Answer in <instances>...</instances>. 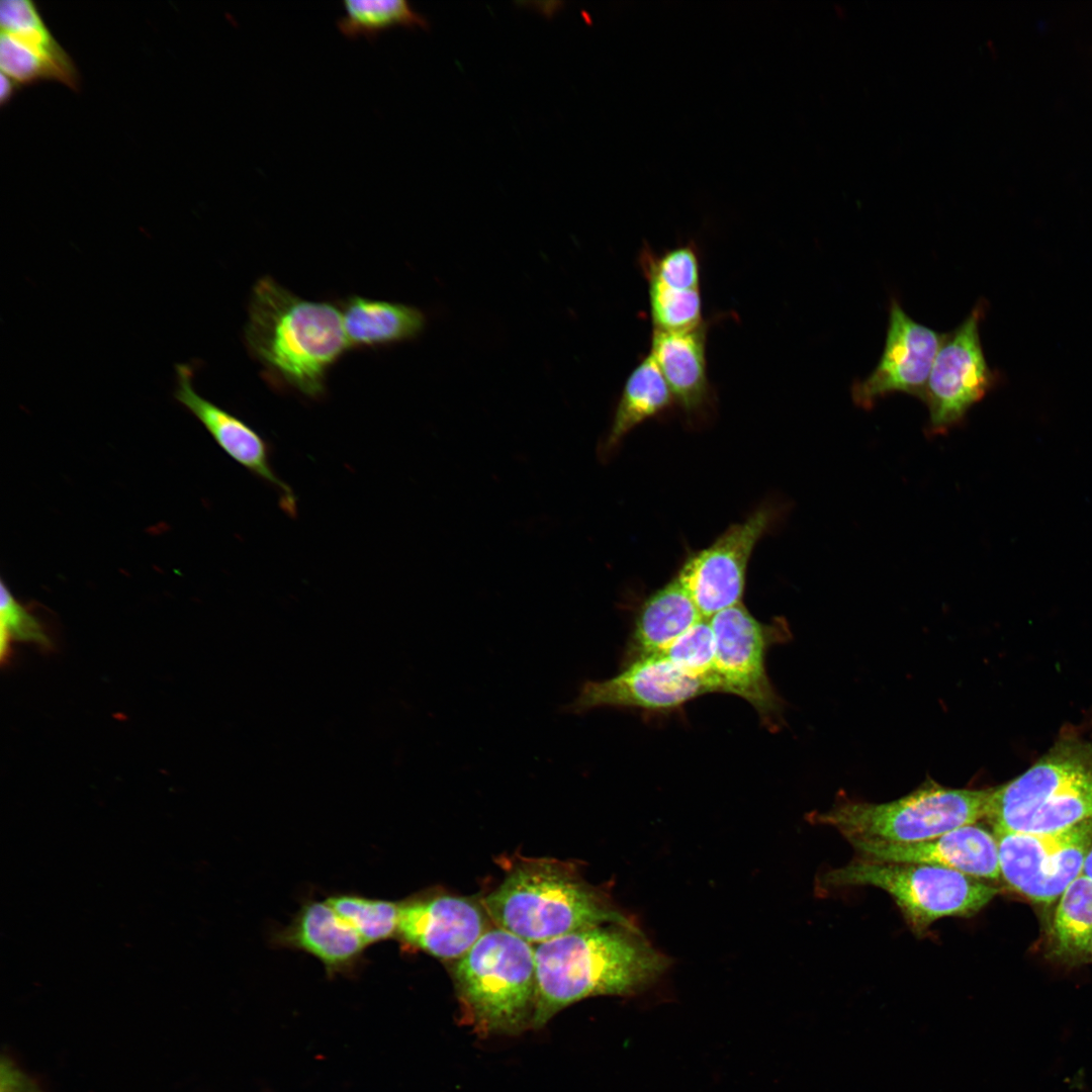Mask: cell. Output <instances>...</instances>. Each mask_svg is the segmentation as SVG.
<instances>
[{"label":"cell","instance_id":"1","mask_svg":"<svg viewBox=\"0 0 1092 1092\" xmlns=\"http://www.w3.org/2000/svg\"><path fill=\"white\" fill-rule=\"evenodd\" d=\"M536 1005L532 1029L582 999L629 995L669 965L633 922L606 923L534 945Z\"/></svg>","mask_w":1092,"mask_h":1092},{"label":"cell","instance_id":"2","mask_svg":"<svg viewBox=\"0 0 1092 1092\" xmlns=\"http://www.w3.org/2000/svg\"><path fill=\"white\" fill-rule=\"evenodd\" d=\"M244 340L274 384L313 400L349 349L339 306L302 298L270 276L253 286Z\"/></svg>","mask_w":1092,"mask_h":1092},{"label":"cell","instance_id":"3","mask_svg":"<svg viewBox=\"0 0 1092 1092\" xmlns=\"http://www.w3.org/2000/svg\"><path fill=\"white\" fill-rule=\"evenodd\" d=\"M481 903L493 925L533 945L576 930L630 921L573 863L548 857L516 858Z\"/></svg>","mask_w":1092,"mask_h":1092},{"label":"cell","instance_id":"4","mask_svg":"<svg viewBox=\"0 0 1092 1092\" xmlns=\"http://www.w3.org/2000/svg\"><path fill=\"white\" fill-rule=\"evenodd\" d=\"M986 819L994 833L1046 834L1092 820V734L1061 731L1026 770L992 788Z\"/></svg>","mask_w":1092,"mask_h":1092},{"label":"cell","instance_id":"5","mask_svg":"<svg viewBox=\"0 0 1092 1092\" xmlns=\"http://www.w3.org/2000/svg\"><path fill=\"white\" fill-rule=\"evenodd\" d=\"M461 1022L482 1037L532 1029L536 1005L534 945L491 926L452 967Z\"/></svg>","mask_w":1092,"mask_h":1092},{"label":"cell","instance_id":"6","mask_svg":"<svg viewBox=\"0 0 1092 1092\" xmlns=\"http://www.w3.org/2000/svg\"><path fill=\"white\" fill-rule=\"evenodd\" d=\"M991 789H953L928 779L916 790L885 803L843 800L814 816L847 840L919 842L986 818Z\"/></svg>","mask_w":1092,"mask_h":1092},{"label":"cell","instance_id":"7","mask_svg":"<svg viewBox=\"0 0 1092 1092\" xmlns=\"http://www.w3.org/2000/svg\"><path fill=\"white\" fill-rule=\"evenodd\" d=\"M824 889L871 886L888 893L916 935L943 917H970L999 890L956 870L910 862L856 858L823 874Z\"/></svg>","mask_w":1092,"mask_h":1092},{"label":"cell","instance_id":"8","mask_svg":"<svg viewBox=\"0 0 1092 1092\" xmlns=\"http://www.w3.org/2000/svg\"><path fill=\"white\" fill-rule=\"evenodd\" d=\"M716 641L715 678L718 692L748 702L767 725H776L782 703L765 669L769 645L783 639L787 624L766 625L756 620L742 603L709 618Z\"/></svg>","mask_w":1092,"mask_h":1092},{"label":"cell","instance_id":"9","mask_svg":"<svg viewBox=\"0 0 1092 1092\" xmlns=\"http://www.w3.org/2000/svg\"><path fill=\"white\" fill-rule=\"evenodd\" d=\"M994 834L1000 878L1020 896L1048 905L1082 874L1092 845V820L1057 833Z\"/></svg>","mask_w":1092,"mask_h":1092},{"label":"cell","instance_id":"10","mask_svg":"<svg viewBox=\"0 0 1092 1092\" xmlns=\"http://www.w3.org/2000/svg\"><path fill=\"white\" fill-rule=\"evenodd\" d=\"M984 314L985 306L980 301L959 327L944 334L923 399L929 412L927 431L931 436L945 434L961 424L996 381L980 339Z\"/></svg>","mask_w":1092,"mask_h":1092},{"label":"cell","instance_id":"11","mask_svg":"<svg viewBox=\"0 0 1092 1092\" xmlns=\"http://www.w3.org/2000/svg\"><path fill=\"white\" fill-rule=\"evenodd\" d=\"M775 509L764 507L731 525L709 547L694 553L675 576L704 618L742 603L748 561L774 525Z\"/></svg>","mask_w":1092,"mask_h":1092},{"label":"cell","instance_id":"12","mask_svg":"<svg viewBox=\"0 0 1092 1092\" xmlns=\"http://www.w3.org/2000/svg\"><path fill=\"white\" fill-rule=\"evenodd\" d=\"M944 334L917 323L892 298L884 350L873 372L852 383L855 405L872 408L882 397L903 392L922 401Z\"/></svg>","mask_w":1092,"mask_h":1092},{"label":"cell","instance_id":"13","mask_svg":"<svg viewBox=\"0 0 1092 1092\" xmlns=\"http://www.w3.org/2000/svg\"><path fill=\"white\" fill-rule=\"evenodd\" d=\"M711 689L681 671L663 655L638 658L617 675L584 682L567 713L581 714L602 708H637L663 712L676 709Z\"/></svg>","mask_w":1092,"mask_h":1092},{"label":"cell","instance_id":"14","mask_svg":"<svg viewBox=\"0 0 1092 1092\" xmlns=\"http://www.w3.org/2000/svg\"><path fill=\"white\" fill-rule=\"evenodd\" d=\"M481 902L455 895L419 896L399 902L396 937L403 946L458 961L491 927Z\"/></svg>","mask_w":1092,"mask_h":1092},{"label":"cell","instance_id":"15","mask_svg":"<svg viewBox=\"0 0 1092 1092\" xmlns=\"http://www.w3.org/2000/svg\"><path fill=\"white\" fill-rule=\"evenodd\" d=\"M0 68L19 85L57 81L78 89V70L29 0L0 3Z\"/></svg>","mask_w":1092,"mask_h":1092},{"label":"cell","instance_id":"16","mask_svg":"<svg viewBox=\"0 0 1092 1092\" xmlns=\"http://www.w3.org/2000/svg\"><path fill=\"white\" fill-rule=\"evenodd\" d=\"M847 841L863 859L937 866L982 881L1000 878L997 837L978 823L919 842Z\"/></svg>","mask_w":1092,"mask_h":1092},{"label":"cell","instance_id":"17","mask_svg":"<svg viewBox=\"0 0 1092 1092\" xmlns=\"http://www.w3.org/2000/svg\"><path fill=\"white\" fill-rule=\"evenodd\" d=\"M175 399L206 429L217 445L236 462L270 484L279 494L281 508L289 516L296 513L292 489L274 471L266 440L245 421L201 396L193 386V369L175 366Z\"/></svg>","mask_w":1092,"mask_h":1092},{"label":"cell","instance_id":"18","mask_svg":"<svg viewBox=\"0 0 1092 1092\" xmlns=\"http://www.w3.org/2000/svg\"><path fill=\"white\" fill-rule=\"evenodd\" d=\"M270 940L276 947L312 956L330 979L354 978L364 967L367 945L327 901L305 900L287 925L273 931Z\"/></svg>","mask_w":1092,"mask_h":1092},{"label":"cell","instance_id":"19","mask_svg":"<svg viewBox=\"0 0 1092 1092\" xmlns=\"http://www.w3.org/2000/svg\"><path fill=\"white\" fill-rule=\"evenodd\" d=\"M710 323L685 332L652 331L649 354L659 367L675 403L690 418L703 416L713 404L706 357Z\"/></svg>","mask_w":1092,"mask_h":1092},{"label":"cell","instance_id":"20","mask_svg":"<svg viewBox=\"0 0 1092 1092\" xmlns=\"http://www.w3.org/2000/svg\"><path fill=\"white\" fill-rule=\"evenodd\" d=\"M702 619L704 617L693 599L674 577L651 594L640 607L627 646L625 664L662 654Z\"/></svg>","mask_w":1092,"mask_h":1092},{"label":"cell","instance_id":"21","mask_svg":"<svg viewBox=\"0 0 1092 1092\" xmlns=\"http://www.w3.org/2000/svg\"><path fill=\"white\" fill-rule=\"evenodd\" d=\"M340 309L349 348H378L412 341L427 325L422 309L396 301L351 295Z\"/></svg>","mask_w":1092,"mask_h":1092},{"label":"cell","instance_id":"22","mask_svg":"<svg viewBox=\"0 0 1092 1092\" xmlns=\"http://www.w3.org/2000/svg\"><path fill=\"white\" fill-rule=\"evenodd\" d=\"M672 393L653 357H642L627 377L618 399L611 426L600 445L607 459L635 427L674 404Z\"/></svg>","mask_w":1092,"mask_h":1092},{"label":"cell","instance_id":"23","mask_svg":"<svg viewBox=\"0 0 1092 1092\" xmlns=\"http://www.w3.org/2000/svg\"><path fill=\"white\" fill-rule=\"evenodd\" d=\"M1045 956L1068 967L1092 963V881L1081 874L1057 900Z\"/></svg>","mask_w":1092,"mask_h":1092},{"label":"cell","instance_id":"24","mask_svg":"<svg viewBox=\"0 0 1092 1092\" xmlns=\"http://www.w3.org/2000/svg\"><path fill=\"white\" fill-rule=\"evenodd\" d=\"M326 901L367 946L396 937L399 902L351 893L334 894Z\"/></svg>","mask_w":1092,"mask_h":1092},{"label":"cell","instance_id":"25","mask_svg":"<svg viewBox=\"0 0 1092 1092\" xmlns=\"http://www.w3.org/2000/svg\"><path fill=\"white\" fill-rule=\"evenodd\" d=\"M345 13L337 26L347 36L359 34L373 38L379 31L394 25L427 29L429 22L405 0H345Z\"/></svg>","mask_w":1092,"mask_h":1092},{"label":"cell","instance_id":"26","mask_svg":"<svg viewBox=\"0 0 1092 1092\" xmlns=\"http://www.w3.org/2000/svg\"><path fill=\"white\" fill-rule=\"evenodd\" d=\"M639 265L647 282H655L678 290L701 289V263L694 243H686L653 252L644 245L639 254Z\"/></svg>","mask_w":1092,"mask_h":1092},{"label":"cell","instance_id":"27","mask_svg":"<svg viewBox=\"0 0 1092 1092\" xmlns=\"http://www.w3.org/2000/svg\"><path fill=\"white\" fill-rule=\"evenodd\" d=\"M648 283V304L653 330L685 332L703 323L701 289L678 290Z\"/></svg>","mask_w":1092,"mask_h":1092},{"label":"cell","instance_id":"28","mask_svg":"<svg viewBox=\"0 0 1092 1092\" xmlns=\"http://www.w3.org/2000/svg\"><path fill=\"white\" fill-rule=\"evenodd\" d=\"M681 671L718 692L715 678L716 641L709 619L704 618L674 640L661 654Z\"/></svg>","mask_w":1092,"mask_h":1092},{"label":"cell","instance_id":"29","mask_svg":"<svg viewBox=\"0 0 1092 1092\" xmlns=\"http://www.w3.org/2000/svg\"><path fill=\"white\" fill-rule=\"evenodd\" d=\"M0 614V653L2 661L9 654L11 640L31 642L42 647L51 645L50 638L40 622L14 598L4 580H1Z\"/></svg>","mask_w":1092,"mask_h":1092},{"label":"cell","instance_id":"30","mask_svg":"<svg viewBox=\"0 0 1092 1092\" xmlns=\"http://www.w3.org/2000/svg\"><path fill=\"white\" fill-rule=\"evenodd\" d=\"M0 83V103L3 106L11 99L19 84L2 72Z\"/></svg>","mask_w":1092,"mask_h":1092},{"label":"cell","instance_id":"31","mask_svg":"<svg viewBox=\"0 0 1092 1092\" xmlns=\"http://www.w3.org/2000/svg\"><path fill=\"white\" fill-rule=\"evenodd\" d=\"M1082 874L1092 881V845L1086 855Z\"/></svg>","mask_w":1092,"mask_h":1092},{"label":"cell","instance_id":"32","mask_svg":"<svg viewBox=\"0 0 1092 1092\" xmlns=\"http://www.w3.org/2000/svg\"><path fill=\"white\" fill-rule=\"evenodd\" d=\"M1091 961H1092V945H1091Z\"/></svg>","mask_w":1092,"mask_h":1092}]
</instances>
